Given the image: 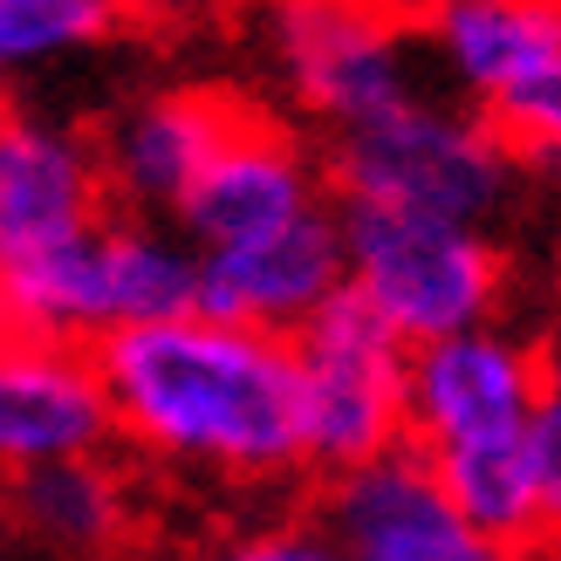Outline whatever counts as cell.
<instances>
[{
    "instance_id": "6da1fadb",
    "label": "cell",
    "mask_w": 561,
    "mask_h": 561,
    "mask_svg": "<svg viewBox=\"0 0 561 561\" xmlns=\"http://www.w3.org/2000/svg\"><path fill=\"white\" fill-rule=\"evenodd\" d=\"M110 438L206 493H274L301 480L295 363L280 335L185 308L90 350Z\"/></svg>"
},
{
    "instance_id": "7a4b0ae2",
    "label": "cell",
    "mask_w": 561,
    "mask_h": 561,
    "mask_svg": "<svg viewBox=\"0 0 561 561\" xmlns=\"http://www.w3.org/2000/svg\"><path fill=\"white\" fill-rule=\"evenodd\" d=\"M548 377V335L486 322L404 356V445L432 466L445 500L493 541L535 548V493L520 432Z\"/></svg>"
},
{
    "instance_id": "3957f363",
    "label": "cell",
    "mask_w": 561,
    "mask_h": 561,
    "mask_svg": "<svg viewBox=\"0 0 561 561\" xmlns=\"http://www.w3.org/2000/svg\"><path fill=\"white\" fill-rule=\"evenodd\" d=\"M185 308H199V254L172 227L130 219L117 206L76 240L0 267V329L69 350H96L124 329L172 322Z\"/></svg>"
},
{
    "instance_id": "277c9868",
    "label": "cell",
    "mask_w": 561,
    "mask_h": 561,
    "mask_svg": "<svg viewBox=\"0 0 561 561\" xmlns=\"http://www.w3.org/2000/svg\"><path fill=\"white\" fill-rule=\"evenodd\" d=\"M335 227H343V301H356L398 350L507 322L514 254L493 240V227L377 206H335Z\"/></svg>"
},
{
    "instance_id": "5b68a950",
    "label": "cell",
    "mask_w": 561,
    "mask_h": 561,
    "mask_svg": "<svg viewBox=\"0 0 561 561\" xmlns=\"http://www.w3.org/2000/svg\"><path fill=\"white\" fill-rule=\"evenodd\" d=\"M322 179L335 206L493 227L520 192V164L507 158L480 110L453 103L445 90H425L363 130L322 137Z\"/></svg>"
},
{
    "instance_id": "8992f818",
    "label": "cell",
    "mask_w": 561,
    "mask_h": 561,
    "mask_svg": "<svg viewBox=\"0 0 561 561\" xmlns=\"http://www.w3.org/2000/svg\"><path fill=\"white\" fill-rule=\"evenodd\" d=\"M247 35L274 96H288V110L322 137L363 130L432 90L411 27L356 0H247Z\"/></svg>"
},
{
    "instance_id": "52a82bcc",
    "label": "cell",
    "mask_w": 561,
    "mask_h": 561,
    "mask_svg": "<svg viewBox=\"0 0 561 561\" xmlns=\"http://www.w3.org/2000/svg\"><path fill=\"white\" fill-rule=\"evenodd\" d=\"M404 356L356 301H329L288 335L301 472L335 480L404 445Z\"/></svg>"
},
{
    "instance_id": "ba28073f",
    "label": "cell",
    "mask_w": 561,
    "mask_h": 561,
    "mask_svg": "<svg viewBox=\"0 0 561 561\" xmlns=\"http://www.w3.org/2000/svg\"><path fill=\"white\" fill-rule=\"evenodd\" d=\"M316 206H329L322 151L301 137V124H288L261 96H247L240 117L227 124V137L213 145V158L199 164L192 192L179 199L172 233L192 254H219V247L261 240Z\"/></svg>"
},
{
    "instance_id": "9c48e42d",
    "label": "cell",
    "mask_w": 561,
    "mask_h": 561,
    "mask_svg": "<svg viewBox=\"0 0 561 561\" xmlns=\"http://www.w3.org/2000/svg\"><path fill=\"white\" fill-rule=\"evenodd\" d=\"M316 520L343 561H548L541 548L480 535L411 445L322 480Z\"/></svg>"
},
{
    "instance_id": "30bf717a",
    "label": "cell",
    "mask_w": 561,
    "mask_h": 561,
    "mask_svg": "<svg viewBox=\"0 0 561 561\" xmlns=\"http://www.w3.org/2000/svg\"><path fill=\"white\" fill-rule=\"evenodd\" d=\"M240 103L247 96L227 82H151V90L124 96L103 117V130H90L110 206L172 227L179 199L192 192L213 145L227 137V124L240 117Z\"/></svg>"
},
{
    "instance_id": "8fae6325",
    "label": "cell",
    "mask_w": 561,
    "mask_h": 561,
    "mask_svg": "<svg viewBox=\"0 0 561 561\" xmlns=\"http://www.w3.org/2000/svg\"><path fill=\"white\" fill-rule=\"evenodd\" d=\"M110 213L90 130L42 103L0 96V267L76 240Z\"/></svg>"
},
{
    "instance_id": "7c38bea8",
    "label": "cell",
    "mask_w": 561,
    "mask_h": 561,
    "mask_svg": "<svg viewBox=\"0 0 561 561\" xmlns=\"http://www.w3.org/2000/svg\"><path fill=\"white\" fill-rule=\"evenodd\" d=\"M110 404L90 350L0 329V486L110 453Z\"/></svg>"
},
{
    "instance_id": "4fadbf2b",
    "label": "cell",
    "mask_w": 561,
    "mask_h": 561,
    "mask_svg": "<svg viewBox=\"0 0 561 561\" xmlns=\"http://www.w3.org/2000/svg\"><path fill=\"white\" fill-rule=\"evenodd\" d=\"M329 301H343V227H335V199L274 227L261 240L199 254V316L240 322L288 343L308 329Z\"/></svg>"
},
{
    "instance_id": "5bb4252c",
    "label": "cell",
    "mask_w": 561,
    "mask_h": 561,
    "mask_svg": "<svg viewBox=\"0 0 561 561\" xmlns=\"http://www.w3.org/2000/svg\"><path fill=\"white\" fill-rule=\"evenodd\" d=\"M432 90L466 110H500L561 55V0H445L411 27Z\"/></svg>"
},
{
    "instance_id": "9a60e30c",
    "label": "cell",
    "mask_w": 561,
    "mask_h": 561,
    "mask_svg": "<svg viewBox=\"0 0 561 561\" xmlns=\"http://www.w3.org/2000/svg\"><path fill=\"white\" fill-rule=\"evenodd\" d=\"M8 520L21 527L42 554L62 561H110L137 541L145 527V500H137V480L110 459H69L48 472H27V480L8 486Z\"/></svg>"
},
{
    "instance_id": "2e32d148",
    "label": "cell",
    "mask_w": 561,
    "mask_h": 561,
    "mask_svg": "<svg viewBox=\"0 0 561 561\" xmlns=\"http://www.w3.org/2000/svg\"><path fill=\"white\" fill-rule=\"evenodd\" d=\"M110 35H117V14L103 0H0V90L96 55Z\"/></svg>"
},
{
    "instance_id": "e0dca14e",
    "label": "cell",
    "mask_w": 561,
    "mask_h": 561,
    "mask_svg": "<svg viewBox=\"0 0 561 561\" xmlns=\"http://www.w3.org/2000/svg\"><path fill=\"white\" fill-rule=\"evenodd\" d=\"M486 124H493L500 145H507V158L520 164V179L527 172L561 179V55L541 76H527L500 110H486Z\"/></svg>"
},
{
    "instance_id": "ac0fdd59",
    "label": "cell",
    "mask_w": 561,
    "mask_h": 561,
    "mask_svg": "<svg viewBox=\"0 0 561 561\" xmlns=\"http://www.w3.org/2000/svg\"><path fill=\"white\" fill-rule=\"evenodd\" d=\"M520 466H527V493H535V548L561 554V356L554 350H548L535 417L520 432Z\"/></svg>"
},
{
    "instance_id": "d6986e66",
    "label": "cell",
    "mask_w": 561,
    "mask_h": 561,
    "mask_svg": "<svg viewBox=\"0 0 561 561\" xmlns=\"http://www.w3.org/2000/svg\"><path fill=\"white\" fill-rule=\"evenodd\" d=\"M192 561H343V554L308 507V514H247L233 527H219Z\"/></svg>"
},
{
    "instance_id": "ffe728a7",
    "label": "cell",
    "mask_w": 561,
    "mask_h": 561,
    "mask_svg": "<svg viewBox=\"0 0 561 561\" xmlns=\"http://www.w3.org/2000/svg\"><path fill=\"white\" fill-rule=\"evenodd\" d=\"M117 27H158V35H172V27H199V21H219L247 8V0H103Z\"/></svg>"
},
{
    "instance_id": "44dd1931",
    "label": "cell",
    "mask_w": 561,
    "mask_h": 561,
    "mask_svg": "<svg viewBox=\"0 0 561 561\" xmlns=\"http://www.w3.org/2000/svg\"><path fill=\"white\" fill-rule=\"evenodd\" d=\"M356 8H370V14H383V21H398V27H417L432 8H445V0H356Z\"/></svg>"
},
{
    "instance_id": "7402d4cb",
    "label": "cell",
    "mask_w": 561,
    "mask_h": 561,
    "mask_svg": "<svg viewBox=\"0 0 561 561\" xmlns=\"http://www.w3.org/2000/svg\"><path fill=\"white\" fill-rule=\"evenodd\" d=\"M548 301H554V356H561V233H554V247H548Z\"/></svg>"
},
{
    "instance_id": "603a6c76",
    "label": "cell",
    "mask_w": 561,
    "mask_h": 561,
    "mask_svg": "<svg viewBox=\"0 0 561 561\" xmlns=\"http://www.w3.org/2000/svg\"><path fill=\"white\" fill-rule=\"evenodd\" d=\"M0 561H21V554H0Z\"/></svg>"
}]
</instances>
